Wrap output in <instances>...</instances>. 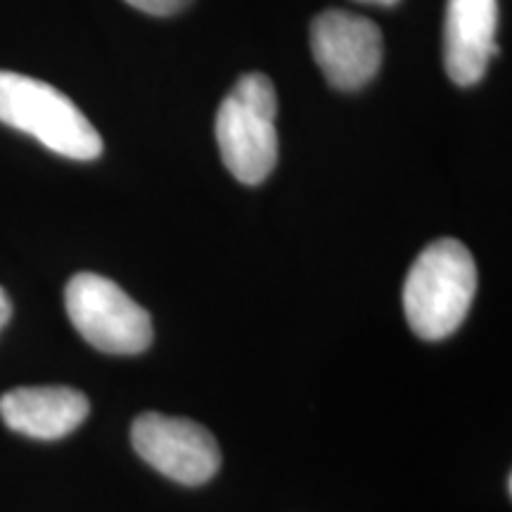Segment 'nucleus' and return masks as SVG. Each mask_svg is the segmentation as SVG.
I'll list each match as a JSON object with an SVG mask.
<instances>
[{
    "label": "nucleus",
    "mask_w": 512,
    "mask_h": 512,
    "mask_svg": "<svg viewBox=\"0 0 512 512\" xmlns=\"http://www.w3.org/2000/svg\"><path fill=\"white\" fill-rule=\"evenodd\" d=\"M496 0H448L444 29L446 72L458 86H475L498 53Z\"/></svg>",
    "instance_id": "obj_7"
},
{
    "label": "nucleus",
    "mask_w": 512,
    "mask_h": 512,
    "mask_svg": "<svg viewBox=\"0 0 512 512\" xmlns=\"http://www.w3.org/2000/svg\"><path fill=\"white\" fill-rule=\"evenodd\" d=\"M278 98L268 76L245 74L216 114V143L228 171L245 185H259L278 162Z\"/></svg>",
    "instance_id": "obj_3"
},
{
    "label": "nucleus",
    "mask_w": 512,
    "mask_h": 512,
    "mask_svg": "<svg viewBox=\"0 0 512 512\" xmlns=\"http://www.w3.org/2000/svg\"><path fill=\"white\" fill-rule=\"evenodd\" d=\"M361 3H373V5H394L399 0H361Z\"/></svg>",
    "instance_id": "obj_11"
},
{
    "label": "nucleus",
    "mask_w": 512,
    "mask_h": 512,
    "mask_svg": "<svg viewBox=\"0 0 512 512\" xmlns=\"http://www.w3.org/2000/svg\"><path fill=\"white\" fill-rule=\"evenodd\" d=\"M10 316H12V304H10V297L8 292L0 287V330L5 328V325L10 323Z\"/></svg>",
    "instance_id": "obj_10"
},
{
    "label": "nucleus",
    "mask_w": 512,
    "mask_h": 512,
    "mask_svg": "<svg viewBox=\"0 0 512 512\" xmlns=\"http://www.w3.org/2000/svg\"><path fill=\"white\" fill-rule=\"evenodd\" d=\"M477 292V266L463 242L444 238L422 249L403 285V311L411 330L427 342L453 335Z\"/></svg>",
    "instance_id": "obj_1"
},
{
    "label": "nucleus",
    "mask_w": 512,
    "mask_h": 512,
    "mask_svg": "<svg viewBox=\"0 0 512 512\" xmlns=\"http://www.w3.org/2000/svg\"><path fill=\"white\" fill-rule=\"evenodd\" d=\"M126 3L133 5L136 10L147 12V15L166 17V15H176V12H181L190 0H126Z\"/></svg>",
    "instance_id": "obj_9"
},
{
    "label": "nucleus",
    "mask_w": 512,
    "mask_h": 512,
    "mask_svg": "<svg viewBox=\"0 0 512 512\" xmlns=\"http://www.w3.org/2000/svg\"><path fill=\"white\" fill-rule=\"evenodd\" d=\"M64 306L79 335L105 354H143L155 337L150 313L98 273H76L64 290Z\"/></svg>",
    "instance_id": "obj_4"
},
{
    "label": "nucleus",
    "mask_w": 512,
    "mask_h": 512,
    "mask_svg": "<svg viewBox=\"0 0 512 512\" xmlns=\"http://www.w3.org/2000/svg\"><path fill=\"white\" fill-rule=\"evenodd\" d=\"M0 121L34 136L55 155L91 162L102 155V138L79 107L46 81L0 72Z\"/></svg>",
    "instance_id": "obj_2"
},
{
    "label": "nucleus",
    "mask_w": 512,
    "mask_h": 512,
    "mask_svg": "<svg viewBox=\"0 0 512 512\" xmlns=\"http://www.w3.org/2000/svg\"><path fill=\"white\" fill-rule=\"evenodd\" d=\"M133 448L147 465L185 486L209 482L221 467V451L207 427L188 418L143 413L131 425Z\"/></svg>",
    "instance_id": "obj_5"
},
{
    "label": "nucleus",
    "mask_w": 512,
    "mask_h": 512,
    "mask_svg": "<svg viewBox=\"0 0 512 512\" xmlns=\"http://www.w3.org/2000/svg\"><path fill=\"white\" fill-rule=\"evenodd\" d=\"M91 413L86 394L72 387H19L0 396V418L12 432L55 441L72 434Z\"/></svg>",
    "instance_id": "obj_8"
},
{
    "label": "nucleus",
    "mask_w": 512,
    "mask_h": 512,
    "mask_svg": "<svg viewBox=\"0 0 512 512\" xmlns=\"http://www.w3.org/2000/svg\"><path fill=\"white\" fill-rule=\"evenodd\" d=\"M311 50L332 86L339 91H356L380 69L382 34L366 17L328 10L311 24Z\"/></svg>",
    "instance_id": "obj_6"
}]
</instances>
